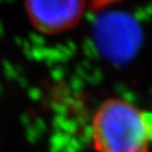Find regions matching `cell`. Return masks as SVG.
Masks as SVG:
<instances>
[{"instance_id":"1","label":"cell","mask_w":152,"mask_h":152,"mask_svg":"<svg viewBox=\"0 0 152 152\" xmlns=\"http://www.w3.org/2000/svg\"><path fill=\"white\" fill-rule=\"evenodd\" d=\"M90 129L94 152H149L151 114L127 99L111 97L100 104Z\"/></svg>"},{"instance_id":"2","label":"cell","mask_w":152,"mask_h":152,"mask_svg":"<svg viewBox=\"0 0 152 152\" xmlns=\"http://www.w3.org/2000/svg\"><path fill=\"white\" fill-rule=\"evenodd\" d=\"M89 0H24L28 19L45 35L68 32L80 22Z\"/></svg>"},{"instance_id":"3","label":"cell","mask_w":152,"mask_h":152,"mask_svg":"<svg viewBox=\"0 0 152 152\" xmlns=\"http://www.w3.org/2000/svg\"><path fill=\"white\" fill-rule=\"evenodd\" d=\"M119 1L121 0H89V7L95 12H97V11H102L111 5H114Z\"/></svg>"}]
</instances>
